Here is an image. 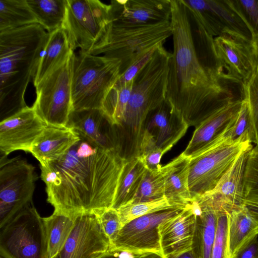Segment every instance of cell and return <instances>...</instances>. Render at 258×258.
<instances>
[{"mask_svg": "<svg viewBox=\"0 0 258 258\" xmlns=\"http://www.w3.org/2000/svg\"><path fill=\"white\" fill-rule=\"evenodd\" d=\"M251 146L249 141L230 143L223 139L190 159L188 182L192 202L213 189L238 155Z\"/></svg>", "mask_w": 258, "mask_h": 258, "instance_id": "obj_11", "label": "cell"}, {"mask_svg": "<svg viewBox=\"0 0 258 258\" xmlns=\"http://www.w3.org/2000/svg\"><path fill=\"white\" fill-rule=\"evenodd\" d=\"M36 23L27 0H0V31Z\"/></svg>", "mask_w": 258, "mask_h": 258, "instance_id": "obj_31", "label": "cell"}, {"mask_svg": "<svg viewBox=\"0 0 258 258\" xmlns=\"http://www.w3.org/2000/svg\"><path fill=\"white\" fill-rule=\"evenodd\" d=\"M258 222L244 205L229 213L227 255L233 258L245 245L257 237Z\"/></svg>", "mask_w": 258, "mask_h": 258, "instance_id": "obj_26", "label": "cell"}, {"mask_svg": "<svg viewBox=\"0 0 258 258\" xmlns=\"http://www.w3.org/2000/svg\"><path fill=\"white\" fill-rule=\"evenodd\" d=\"M73 51L67 34L63 28L49 33L33 79L34 86L37 85Z\"/></svg>", "mask_w": 258, "mask_h": 258, "instance_id": "obj_27", "label": "cell"}, {"mask_svg": "<svg viewBox=\"0 0 258 258\" xmlns=\"http://www.w3.org/2000/svg\"><path fill=\"white\" fill-rule=\"evenodd\" d=\"M190 159L182 153L162 166L165 178V197L171 205L185 208L192 199L189 188Z\"/></svg>", "mask_w": 258, "mask_h": 258, "instance_id": "obj_25", "label": "cell"}, {"mask_svg": "<svg viewBox=\"0 0 258 258\" xmlns=\"http://www.w3.org/2000/svg\"><path fill=\"white\" fill-rule=\"evenodd\" d=\"M0 258H3V257H2L0 256Z\"/></svg>", "mask_w": 258, "mask_h": 258, "instance_id": "obj_49", "label": "cell"}, {"mask_svg": "<svg viewBox=\"0 0 258 258\" xmlns=\"http://www.w3.org/2000/svg\"><path fill=\"white\" fill-rule=\"evenodd\" d=\"M252 145L242 151L222 176L216 186L204 196L230 210L243 205L244 176Z\"/></svg>", "mask_w": 258, "mask_h": 258, "instance_id": "obj_21", "label": "cell"}, {"mask_svg": "<svg viewBox=\"0 0 258 258\" xmlns=\"http://www.w3.org/2000/svg\"><path fill=\"white\" fill-rule=\"evenodd\" d=\"M99 258H133L132 252L110 249Z\"/></svg>", "mask_w": 258, "mask_h": 258, "instance_id": "obj_44", "label": "cell"}, {"mask_svg": "<svg viewBox=\"0 0 258 258\" xmlns=\"http://www.w3.org/2000/svg\"><path fill=\"white\" fill-rule=\"evenodd\" d=\"M167 258H196L191 249L180 253L168 256Z\"/></svg>", "mask_w": 258, "mask_h": 258, "instance_id": "obj_47", "label": "cell"}, {"mask_svg": "<svg viewBox=\"0 0 258 258\" xmlns=\"http://www.w3.org/2000/svg\"><path fill=\"white\" fill-rule=\"evenodd\" d=\"M253 42L255 48L257 59L258 61V36L253 37Z\"/></svg>", "mask_w": 258, "mask_h": 258, "instance_id": "obj_48", "label": "cell"}, {"mask_svg": "<svg viewBox=\"0 0 258 258\" xmlns=\"http://www.w3.org/2000/svg\"><path fill=\"white\" fill-rule=\"evenodd\" d=\"M173 207H178L171 205L164 197L150 201L130 203L120 207L117 210L123 226L126 223L137 218Z\"/></svg>", "mask_w": 258, "mask_h": 258, "instance_id": "obj_34", "label": "cell"}, {"mask_svg": "<svg viewBox=\"0 0 258 258\" xmlns=\"http://www.w3.org/2000/svg\"><path fill=\"white\" fill-rule=\"evenodd\" d=\"M217 208V228L210 258H228L227 234L229 213L230 210L224 206H219Z\"/></svg>", "mask_w": 258, "mask_h": 258, "instance_id": "obj_37", "label": "cell"}, {"mask_svg": "<svg viewBox=\"0 0 258 258\" xmlns=\"http://www.w3.org/2000/svg\"><path fill=\"white\" fill-rule=\"evenodd\" d=\"M111 247L96 213L83 212L77 214L63 248L55 258H99Z\"/></svg>", "mask_w": 258, "mask_h": 258, "instance_id": "obj_14", "label": "cell"}, {"mask_svg": "<svg viewBox=\"0 0 258 258\" xmlns=\"http://www.w3.org/2000/svg\"><path fill=\"white\" fill-rule=\"evenodd\" d=\"M185 208L173 207L130 221L122 227L112 243L111 249L132 253L145 251L162 253L159 231L160 224L179 214Z\"/></svg>", "mask_w": 258, "mask_h": 258, "instance_id": "obj_12", "label": "cell"}, {"mask_svg": "<svg viewBox=\"0 0 258 258\" xmlns=\"http://www.w3.org/2000/svg\"><path fill=\"white\" fill-rule=\"evenodd\" d=\"M196 219L190 205L160 224L161 248L166 258L191 249Z\"/></svg>", "mask_w": 258, "mask_h": 258, "instance_id": "obj_20", "label": "cell"}, {"mask_svg": "<svg viewBox=\"0 0 258 258\" xmlns=\"http://www.w3.org/2000/svg\"><path fill=\"white\" fill-rule=\"evenodd\" d=\"M243 100L224 107L196 127L191 139L182 153L191 159L221 141L237 116Z\"/></svg>", "mask_w": 258, "mask_h": 258, "instance_id": "obj_19", "label": "cell"}, {"mask_svg": "<svg viewBox=\"0 0 258 258\" xmlns=\"http://www.w3.org/2000/svg\"><path fill=\"white\" fill-rule=\"evenodd\" d=\"M67 126L102 148L115 150L113 126L101 109L72 111Z\"/></svg>", "mask_w": 258, "mask_h": 258, "instance_id": "obj_22", "label": "cell"}, {"mask_svg": "<svg viewBox=\"0 0 258 258\" xmlns=\"http://www.w3.org/2000/svg\"><path fill=\"white\" fill-rule=\"evenodd\" d=\"M158 46L146 52L134 61L131 66L120 75L119 79L115 84L122 85L132 81L148 62Z\"/></svg>", "mask_w": 258, "mask_h": 258, "instance_id": "obj_41", "label": "cell"}, {"mask_svg": "<svg viewBox=\"0 0 258 258\" xmlns=\"http://www.w3.org/2000/svg\"><path fill=\"white\" fill-rule=\"evenodd\" d=\"M133 258H166L162 253L145 251L133 253Z\"/></svg>", "mask_w": 258, "mask_h": 258, "instance_id": "obj_45", "label": "cell"}, {"mask_svg": "<svg viewBox=\"0 0 258 258\" xmlns=\"http://www.w3.org/2000/svg\"><path fill=\"white\" fill-rule=\"evenodd\" d=\"M77 214L54 210L50 216L43 218L46 258H55L61 251L73 230Z\"/></svg>", "mask_w": 258, "mask_h": 258, "instance_id": "obj_28", "label": "cell"}, {"mask_svg": "<svg viewBox=\"0 0 258 258\" xmlns=\"http://www.w3.org/2000/svg\"><path fill=\"white\" fill-rule=\"evenodd\" d=\"M133 84V80L122 85L115 84L103 102L101 109L113 126H119L122 122Z\"/></svg>", "mask_w": 258, "mask_h": 258, "instance_id": "obj_32", "label": "cell"}, {"mask_svg": "<svg viewBox=\"0 0 258 258\" xmlns=\"http://www.w3.org/2000/svg\"><path fill=\"white\" fill-rule=\"evenodd\" d=\"M43 219L33 203L1 228L0 256L46 258Z\"/></svg>", "mask_w": 258, "mask_h": 258, "instance_id": "obj_8", "label": "cell"}, {"mask_svg": "<svg viewBox=\"0 0 258 258\" xmlns=\"http://www.w3.org/2000/svg\"><path fill=\"white\" fill-rule=\"evenodd\" d=\"M244 202L258 203V146L252 147L247 159L244 176Z\"/></svg>", "mask_w": 258, "mask_h": 258, "instance_id": "obj_36", "label": "cell"}, {"mask_svg": "<svg viewBox=\"0 0 258 258\" xmlns=\"http://www.w3.org/2000/svg\"><path fill=\"white\" fill-rule=\"evenodd\" d=\"M224 139L230 143L254 142V135L250 112L247 101L243 100L239 113L232 124L226 131Z\"/></svg>", "mask_w": 258, "mask_h": 258, "instance_id": "obj_33", "label": "cell"}, {"mask_svg": "<svg viewBox=\"0 0 258 258\" xmlns=\"http://www.w3.org/2000/svg\"><path fill=\"white\" fill-rule=\"evenodd\" d=\"M94 212L112 245L122 227L117 210L111 208Z\"/></svg>", "mask_w": 258, "mask_h": 258, "instance_id": "obj_40", "label": "cell"}, {"mask_svg": "<svg viewBox=\"0 0 258 258\" xmlns=\"http://www.w3.org/2000/svg\"><path fill=\"white\" fill-rule=\"evenodd\" d=\"M37 23L48 33L62 27L67 0H27Z\"/></svg>", "mask_w": 258, "mask_h": 258, "instance_id": "obj_30", "label": "cell"}, {"mask_svg": "<svg viewBox=\"0 0 258 258\" xmlns=\"http://www.w3.org/2000/svg\"><path fill=\"white\" fill-rule=\"evenodd\" d=\"M147 170L140 157L126 160L112 208L117 210L134 200Z\"/></svg>", "mask_w": 258, "mask_h": 258, "instance_id": "obj_29", "label": "cell"}, {"mask_svg": "<svg viewBox=\"0 0 258 258\" xmlns=\"http://www.w3.org/2000/svg\"><path fill=\"white\" fill-rule=\"evenodd\" d=\"M48 35L38 23L0 31L1 121L28 106L25 94Z\"/></svg>", "mask_w": 258, "mask_h": 258, "instance_id": "obj_3", "label": "cell"}, {"mask_svg": "<svg viewBox=\"0 0 258 258\" xmlns=\"http://www.w3.org/2000/svg\"><path fill=\"white\" fill-rule=\"evenodd\" d=\"M38 177L35 167L16 157L0 158V228L32 203Z\"/></svg>", "mask_w": 258, "mask_h": 258, "instance_id": "obj_9", "label": "cell"}, {"mask_svg": "<svg viewBox=\"0 0 258 258\" xmlns=\"http://www.w3.org/2000/svg\"><path fill=\"white\" fill-rule=\"evenodd\" d=\"M171 5L173 52L166 101L189 127H196L224 107L243 100L245 86L199 56L186 6L182 0H171Z\"/></svg>", "mask_w": 258, "mask_h": 258, "instance_id": "obj_1", "label": "cell"}, {"mask_svg": "<svg viewBox=\"0 0 258 258\" xmlns=\"http://www.w3.org/2000/svg\"><path fill=\"white\" fill-rule=\"evenodd\" d=\"M188 127L165 100L148 116L140 152L157 147L165 154L185 135Z\"/></svg>", "mask_w": 258, "mask_h": 258, "instance_id": "obj_17", "label": "cell"}, {"mask_svg": "<svg viewBox=\"0 0 258 258\" xmlns=\"http://www.w3.org/2000/svg\"><path fill=\"white\" fill-rule=\"evenodd\" d=\"M245 98L249 108L254 135L258 146V66L252 78L245 85Z\"/></svg>", "mask_w": 258, "mask_h": 258, "instance_id": "obj_39", "label": "cell"}, {"mask_svg": "<svg viewBox=\"0 0 258 258\" xmlns=\"http://www.w3.org/2000/svg\"><path fill=\"white\" fill-rule=\"evenodd\" d=\"M189 14L215 38L225 32L239 34L250 40L253 35L228 0H182Z\"/></svg>", "mask_w": 258, "mask_h": 258, "instance_id": "obj_13", "label": "cell"}, {"mask_svg": "<svg viewBox=\"0 0 258 258\" xmlns=\"http://www.w3.org/2000/svg\"><path fill=\"white\" fill-rule=\"evenodd\" d=\"M110 21L124 26H142L170 21L171 0H113Z\"/></svg>", "mask_w": 258, "mask_h": 258, "instance_id": "obj_18", "label": "cell"}, {"mask_svg": "<svg viewBox=\"0 0 258 258\" xmlns=\"http://www.w3.org/2000/svg\"><path fill=\"white\" fill-rule=\"evenodd\" d=\"M80 137L61 158L40 166L47 201L70 214L111 208L126 160Z\"/></svg>", "mask_w": 258, "mask_h": 258, "instance_id": "obj_2", "label": "cell"}, {"mask_svg": "<svg viewBox=\"0 0 258 258\" xmlns=\"http://www.w3.org/2000/svg\"><path fill=\"white\" fill-rule=\"evenodd\" d=\"M233 258H258L257 237L242 248Z\"/></svg>", "mask_w": 258, "mask_h": 258, "instance_id": "obj_43", "label": "cell"}, {"mask_svg": "<svg viewBox=\"0 0 258 258\" xmlns=\"http://www.w3.org/2000/svg\"><path fill=\"white\" fill-rule=\"evenodd\" d=\"M121 62L103 55L79 52L72 62L73 110L101 109L120 76Z\"/></svg>", "mask_w": 258, "mask_h": 258, "instance_id": "obj_6", "label": "cell"}, {"mask_svg": "<svg viewBox=\"0 0 258 258\" xmlns=\"http://www.w3.org/2000/svg\"><path fill=\"white\" fill-rule=\"evenodd\" d=\"M214 43L225 74L245 85L258 66L253 40L235 33L225 32L214 38Z\"/></svg>", "mask_w": 258, "mask_h": 258, "instance_id": "obj_15", "label": "cell"}, {"mask_svg": "<svg viewBox=\"0 0 258 258\" xmlns=\"http://www.w3.org/2000/svg\"><path fill=\"white\" fill-rule=\"evenodd\" d=\"M171 35L170 21L142 26L120 25L110 21L89 53L119 60L120 75L142 54L163 43Z\"/></svg>", "mask_w": 258, "mask_h": 258, "instance_id": "obj_5", "label": "cell"}, {"mask_svg": "<svg viewBox=\"0 0 258 258\" xmlns=\"http://www.w3.org/2000/svg\"><path fill=\"white\" fill-rule=\"evenodd\" d=\"M110 6L98 0H67L62 28L72 49L89 53L99 40L110 21Z\"/></svg>", "mask_w": 258, "mask_h": 258, "instance_id": "obj_10", "label": "cell"}, {"mask_svg": "<svg viewBox=\"0 0 258 258\" xmlns=\"http://www.w3.org/2000/svg\"><path fill=\"white\" fill-rule=\"evenodd\" d=\"M245 22L253 37L258 36V0H228Z\"/></svg>", "mask_w": 258, "mask_h": 258, "instance_id": "obj_38", "label": "cell"}, {"mask_svg": "<svg viewBox=\"0 0 258 258\" xmlns=\"http://www.w3.org/2000/svg\"><path fill=\"white\" fill-rule=\"evenodd\" d=\"M244 205L258 222V203L244 202Z\"/></svg>", "mask_w": 258, "mask_h": 258, "instance_id": "obj_46", "label": "cell"}, {"mask_svg": "<svg viewBox=\"0 0 258 258\" xmlns=\"http://www.w3.org/2000/svg\"><path fill=\"white\" fill-rule=\"evenodd\" d=\"M163 43L133 79L130 100L121 124L117 127L124 144L137 147L142 142L149 114L166 100L171 53Z\"/></svg>", "mask_w": 258, "mask_h": 258, "instance_id": "obj_4", "label": "cell"}, {"mask_svg": "<svg viewBox=\"0 0 258 258\" xmlns=\"http://www.w3.org/2000/svg\"><path fill=\"white\" fill-rule=\"evenodd\" d=\"M74 53L34 86L36 97L32 107L47 125L67 126L73 110L72 74Z\"/></svg>", "mask_w": 258, "mask_h": 258, "instance_id": "obj_7", "label": "cell"}, {"mask_svg": "<svg viewBox=\"0 0 258 258\" xmlns=\"http://www.w3.org/2000/svg\"><path fill=\"white\" fill-rule=\"evenodd\" d=\"M196 215L191 250L196 258H210L216 235L217 208L201 197L191 204Z\"/></svg>", "mask_w": 258, "mask_h": 258, "instance_id": "obj_24", "label": "cell"}, {"mask_svg": "<svg viewBox=\"0 0 258 258\" xmlns=\"http://www.w3.org/2000/svg\"><path fill=\"white\" fill-rule=\"evenodd\" d=\"M164 197L165 178L162 168L159 170H147L139 191L131 203L150 201Z\"/></svg>", "mask_w": 258, "mask_h": 258, "instance_id": "obj_35", "label": "cell"}, {"mask_svg": "<svg viewBox=\"0 0 258 258\" xmlns=\"http://www.w3.org/2000/svg\"><path fill=\"white\" fill-rule=\"evenodd\" d=\"M47 124L32 107L27 106L0 122V153L8 156L12 152H29Z\"/></svg>", "mask_w": 258, "mask_h": 258, "instance_id": "obj_16", "label": "cell"}, {"mask_svg": "<svg viewBox=\"0 0 258 258\" xmlns=\"http://www.w3.org/2000/svg\"><path fill=\"white\" fill-rule=\"evenodd\" d=\"M164 154L161 149L157 147H151L143 150L139 157L147 170H159L162 167L160 162Z\"/></svg>", "mask_w": 258, "mask_h": 258, "instance_id": "obj_42", "label": "cell"}, {"mask_svg": "<svg viewBox=\"0 0 258 258\" xmlns=\"http://www.w3.org/2000/svg\"><path fill=\"white\" fill-rule=\"evenodd\" d=\"M80 139L79 134L70 127L47 125L29 152L40 166H45L61 158Z\"/></svg>", "mask_w": 258, "mask_h": 258, "instance_id": "obj_23", "label": "cell"}]
</instances>
